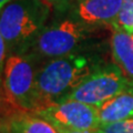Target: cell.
I'll return each mask as SVG.
<instances>
[{"label": "cell", "mask_w": 133, "mask_h": 133, "mask_svg": "<svg viewBox=\"0 0 133 133\" xmlns=\"http://www.w3.org/2000/svg\"><path fill=\"white\" fill-rule=\"evenodd\" d=\"M44 1H48V2H50V3H58V2H60V1H63V0H44Z\"/></svg>", "instance_id": "15"}, {"label": "cell", "mask_w": 133, "mask_h": 133, "mask_svg": "<svg viewBox=\"0 0 133 133\" xmlns=\"http://www.w3.org/2000/svg\"><path fill=\"white\" fill-rule=\"evenodd\" d=\"M111 55L113 63L124 76L133 80V35L118 26L111 27Z\"/></svg>", "instance_id": "9"}, {"label": "cell", "mask_w": 133, "mask_h": 133, "mask_svg": "<svg viewBox=\"0 0 133 133\" xmlns=\"http://www.w3.org/2000/svg\"><path fill=\"white\" fill-rule=\"evenodd\" d=\"M98 114L101 125L133 120V92L124 91L102 103Z\"/></svg>", "instance_id": "10"}, {"label": "cell", "mask_w": 133, "mask_h": 133, "mask_svg": "<svg viewBox=\"0 0 133 133\" xmlns=\"http://www.w3.org/2000/svg\"><path fill=\"white\" fill-rule=\"evenodd\" d=\"M11 1H14V0H0V8L2 9V8L7 5V3H9Z\"/></svg>", "instance_id": "14"}, {"label": "cell", "mask_w": 133, "mask_h": 133, "mask_svg": "<svg viewBox=\"0 0 133 133\" xmlns=\"http://www.w3.org/2000/svg\"><path fill=\"white\" fill-rule=\"evenodd\" d=\"M129 122H130V123L132 124V125H133V120H129Z\"/></svg>", "instance_id": "18"}, {"label": "cell", "mask_w": 133, "mask_h": 133, "mask_svg": "<svg viewBox=\"0 0 133 133\" xmlns=\"http://www.w3.org/2000/svg\"><path fill=\"white\" fill-rule=\"evenodd\" d=\"M94 28L76 17L57 20L45 26L26 55L51 60L83 51Z\"/></svg>", "instance_id": "3"}, {"label": "cell", "mask_w": 133, "mask_h": 133, "mask_svg": "<svg viewBox=\"0 0 133 133\" xmlns=\"http://www.w3.org/2000/svg\"><path fill=\"white\" fill-rule=\"evenodd\" d=\"M132 80L115 63H107L87 77L69 99L99 108L111 98L130 90Z\"/></svg>", "instance_id": "5"}, {"label": "cell", "mask_w": 133, "mask_h": 133, "mask_svg": "<svg viewBox=\"0 0 133 133\" xmlns=\"http://www.w3.org/2000/svg\"><path fill=\"white\" fill-rule=\"evenodd\" d=\"M130 91L133 92V80H132V83H131V88H130Z\"/></svg>", "instance_id": "17"}, {"label": "cell", "mask_w": 133, "mask_h": 133, "mask_svg": "<svg viewBox=\"0 0 133 133\" xmlns=\"http://www.w3.org/2000/svg\"><path fill=\"white\" fill-rule=\"evenodd\" d=\"M123 0H76L74 17L92 27H113Z\"/></svg>", "instance_id": "7"}, {"label": "cell", "mask_w": 133, "mask_h": 133, "mask_svg": "<svg viewBox=\"0 0 133 133\" xmlns=\"http://www.w3.org/2000/svg\"><path fill=\"white\" fill-rule=\"evenodd\" d=\"M53 124V123H52ZM56 127V129L58 130L59 133H95V131H81V130H73V129H69L65 127L59 125V124H53Z\"/></svg>", "instance_id": "13"}, {"label": "cell", "mask_w": 133, "mask_h": 133, "mask_svg": "<svg viewBox=\"0 0 133 133\" xmlns=\"http://www.w3.org/2000/svg\"><path fill=\"white\" fill-rule=\"evenodd\" d=\"M0 10V37L6 41L9 55H26L47 26L50 2L14 0Z\"/></svg>", "instance_id": "2"}, {"label": "cell", "mask_w": 133, "mask_h": 133, "mask_svg": "<svg viewBox=\"0 0 133 133\" xmlns=\"http://www.w3.org/2000/svg\"><path fill=\"white\" fill-rule=\"evenodd\" d=\"M95 133H108V132H105V131L101 130V129H99V130H97V131H95Z\"/></svg>", "instance_id": "16"}, {"label": "cell", "mask_w": 133, "mask_h": 133, "mask_svg": "<svg viewBox=\"0 0 133 133\" xmlns=\"http://www.w3.org/2000/svg\"><path fill=\"white\" fill-rule=\"evenodd\" d=\"M1 132L5 133H59L56 127L32 112L12 111L11 115L2 121Z\"/></svg>", "instance_id": "8"}, {"label": "cell", "mask_w": 133, "mask_h": 133, "mask_svg": "<svg viewBox=\"0 0 133 133\" xmlns=\"http://www.w3.org/2000/svg\"><path fill=\"white\" fill-rule=\"evenodd\" d=\"M104 64L100 55L84 50L47 60L37 72L38 108L35 113L68 100L87 77Z\"/></svg>", "instance_id": "1"}, {"label": "cell", "mask_w": 133, "mask_h": 133, "mask_svg": "<svg viewBox=\"0 0 133 133\" xmlns=\"http://www.w3.org/2000/svg\"><path fill=\"white\" fill-rule=\"evenodd\" d=\"M100 129L108 133H133V125L129 121L101 125Z\"/></svg>", "instance_id": "12"}, {"label": "cell", "mask_w": 133, "mask_h": 133, "mask_svg": "<svg viewBox=\"0 0 133 133\" xmlns=\"http://www.w3.org/2000/svg\"><path fill=\"white\" fill-rule=\"evenodd\" d=\"M35 59L30 55H9L2 77L3 100L12 111L32 112L38 108L37 72Z\"/></svg>", "instance_id": "4"}, {"label": "cell", "mask_w": 133, "mask_h": 133, "mask_svg": "<svg viewBox=\"0 0 133 133\" xmlns=\"http://www.w3.org/2000/svg\"><path fill=\"white\" fill-rule=\"evenodd\" d=\"M114 26L133 35V0H123L121 10Z\"/></svg>", "instance_id": "11"}, {"label": "cell", "mask_w": 133, "mask_h": 133, "mask_svg": "<svg viewBox=\"0 0 133 133\" xmlns=\"http://www.w3.org/2000/svg\"><path fill=\"white\" fill-rule=\"evenodd\" d=\"M1 133H5V132H1Z\"/></svg>", "instance_id": "19"}, {"label": "cell", "mask_w": 133, "mask_h": 133, "mask_svg": "<svg viewBox=\"0 0 133 133\" xmlns=\"http://www.w3.org/2000/svg\"><path fill=\"white\" fill-rule=\"evenodd\" d=\"M36 114L47 119L53 124L73 130L95 131L101 127L98 108L71 99L53 104Z\"/></svg>", "instance_id": "6"}]
</instances>
